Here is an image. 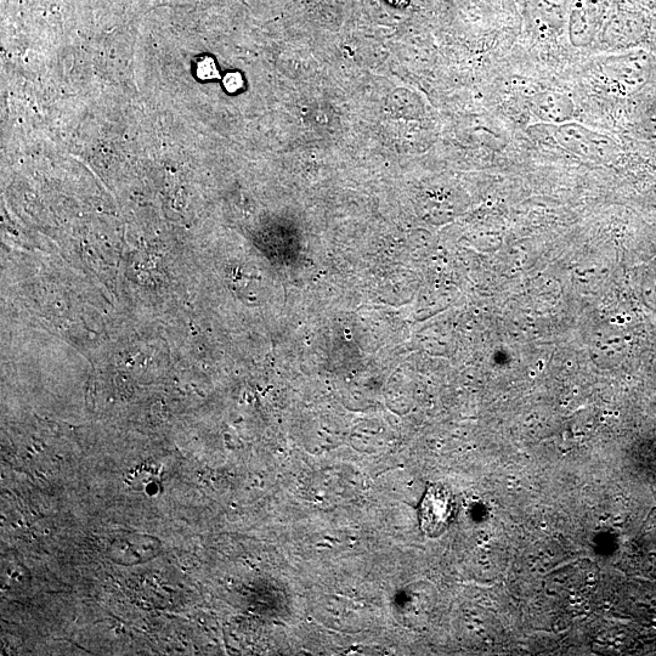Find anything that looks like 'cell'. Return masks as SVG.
Wrapping results in <instances>:
<instances>
[{"label":"cell","instance_id":"7","mask_svg":"<svg viewBox=\"0 0 656 656\" xmlns=\"http://www.w3.org/2000/svg\"><path fill=\"white\" fill-rule=\"evenodd\" d=\"M199 76L202 79H211V78H216L218 77V71L216 65H214V62L212 59H203L200 64H199Z\"/></svg>","mask_w":656,"mask_h":656},{"label":"cell","instance_id":"4","mask_svg":"<svg viewBox=\"0 0 656 656\" xmlns=\"http://www.w3.org/2000/svg\"><path fill=\"white\" fill-rule=\"evenodd\" d=\"M530 110L540 122L558 126L573 121L575 104L567 94L546 90L531 98Z\"/></svg>","mask_w":656,"mask_h":656},{"label":"cell","instance_id":"3","mask_svg":"<svg viewBox=\"0 0 656 656\" xmlns=\"http://www.w3.org/2000/svg\"><path fill=\"white\" fill-rule=\"evenodd\" d=\"M162 542L155 536L130 533H122L113 536L107 546V556L113 563L124 565V567H135V565L149 563L160 556Z\"/></svg>","mask_w":656,"mask_h":656},{"label":"cell","instance_id":"6","mask_svg":"<svg viewBox=\"0 0 656 656\" xmlns=\"http://www.w3.org/2000/svg\"><path fill=\"white\" fill-rule=\"evenodd\" d=\"M130 488L144 494L156 496L162 490V479L160 472L155 466H140L128 475Z\"/></svg>","mask_w":656,"mask_h":656},{"label":"cell","instance_id":"8","mask_svg":"<svg viewBox=\"0 0 656 656\" xmlns=\"http://www.w3.org/2000/svg\"><path fill=\"white\" fill-rule=\"evenodd\" d=\"M224 86L230 93L237 92L242 87V78L239 73H229L225 77Z\"/></svg>","mask_w":656,"mask_h":656},{"label":"cell","instance_id":"5","mask_svg":"<svg viewBox=\"0 0 656 656\" xmlns=\"http://www.w3.org/2000/svg\"><path fill=\"white\" fill-rule=\"evenodd\" d=\"M452 512L451 497L443 488L432 486L424 496L421 505V524L424 533L438 536L449 523Z\"/></svg>","mask_w":656,"mask_h":656},{"label":"cell","instance_id":"1","mask_svg":"<svg viewBox=\"0 0 656 656\" xmlns=\"http://www.w3.org/2000/svg\"><path fill=\"white\" fill-rule=\"evenodd\" d=\"M551 137L554 144L569 154L588 160L609 161L620 154L618 141L610 135L574 121L552 126Z\"/></svg>","mask_w":656,"mask_h":656},{"label":"cell","instance_id":"2","mask_svg":"<svg viewBox=\"0 0 656 656\" xmlns=\"http://www.w3.org/2000/svg\"><path fill=\"white\" fill-rule=\"evenodd\" d=\"M653 61L648 53H614L598 60V70L605 84L620 94H632L646 86Z\"/></svg>","mask_w":656,"mask_h":656}]
</instances>
